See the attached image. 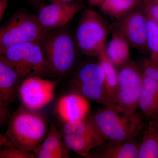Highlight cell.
I'll use <instances>...</instances> for the list:
<instances>
[{"label": "cell", "instance_id": "17", "mask_svg": "<svg viewBox=\"0 0 158 158\" xmlns=\"http://www.w3.org/2000/svg\"><path fill=\"white\" fill-rule=\"evenodd\" d=\"M130 47L124 37L117 30H115L107 44L106 55L110 62L118 68L129 60Z\"/></svg>", "mask_w": 158, "mask_h": 158}, {"label": "cell", "instance_id": "6", "mask_svg": "<svg viewBox=\"0 0 158 158\" xmlns=\"http://www.w3.org/2000/svg\"><path fill=\"white\" fill-rule=\"evenodd\" d=\"M48 30L37 15L24 11L14 15L0 31V51L25 43L39 42Z\"/></svg>", "mask_w": 158, "mask_h": 158}, {"label": "cell", "instance_id": "22", "mask_svg": "<svg viewBox=\"0 0 158 158\" xmlns=\"http://www.w3.org/2000/svg\"><path fill=\"white\" fill-rule=\"evenodd\" d=\"M65 147L66 146L62 135L55 125L52 123L49 127L48 132L45 138L37 148L52 150Z\"/></svg>", "mask_w": 158, "mask_h": 158}, {"label": "cell", "instance_id": "5", "mask_svg": "<svg viewBox=\"0 0 158 158\" xmlns=\"http://www.w3.org/2000/svg\"><path fill=\"white\" fill-rule=\"evenodd\" d=\"M107 25L100 15L88 9L82 13L75 37L78 48L82 54L99 58L106 52Z\"/></svg>", "mask_w": 158, "mask_h": 158}, {"label": "cell", "instance_id": "21", "mask_svg": "<svg viewBox=\"0 0 158 158\" xmlns=\"http://www.w3.org/2000/svg\"><path fill=\"white\" fill-rule=\"evenodd\" d=\"M146 45L148 57L158 62V24L148 18Z\"/></svg>", "mask_w": 158, "mask_h": 158}, {"label": "cell", "instance_id": "19", "mask_svg": "<svg viewBox=\"0 0 158 158\" xmlns=\"http://www.w3.org/2000/svg\"><path fill=\"white\" fill-rule=\"evenodd\" d=\"M143 0H102L98 6L104 14L121 19L142 5Z\"/></svg>", "mask_w": 158, "mask_h": 158}, {"label": "cell", "instance_id": "14", "mask_svg": "<svg viewBox=\"0 0 158 158\" xmlns=\"http://www.w3.org/2000/svg\"><path fill=\"white\" fill-rule=\"evenodd\" d=\"M23 81L13 68L0 60V107L14 102Z\"/></svg>", "mask_w": 158, "mask_h": 158}, {"label": "cell", "instance_id": "30", "mask_svg": "<svg viewBox=\"0 0 158 158\" xmlns=\"http://www.w3.org/2000/svg\"><path fill=\"white\" fill-rule=\"evenodd\" d=\"M102 0H88L89 2L92 5H99Z\"/></svg>", "mask_w": 158, "mask_h": 158}, {"label": "cell", "instance_id": "27", "mask_svg": "<svg viewBox=\"0 0 158 158\" xmlns=\"http://www.w3.org/2000/svg\"><path fill=\"white\" fill-rule=\"evenodd\" d=\"M11 115L12 114H11L9 106L0 107V123L1 126L4 125L5 123H8Z\"/></svg>", "mask_w": 158, "mask_h": 158}, {"label": "cell", "instance_id": "28", "mask_svg": "<svg viewBox=\"0 0 158 158\" xmlns=\"http://www.w3.org/2000/svg\"><path fill=\"white\" fill-rule=\"evenodd\" d=\"M10 0H0V20L3 19Z\"/></svg>", "mask_w": 158, "mask_h": 158}, {"label": "cell", "instance_id": "10", "mask_svg": "<svg viewBox=\"0 0 158 158\" xmlns=\"http://www.w3.org/2000/svg\"><path fill=\"white\" fill-rule=\"evenodd\" d=\"M57 83L41 77L24 79L18 92L22 105L31 110H42L53 99Z\"/></svg>", "mask_w": 158, "mask_h": 158}, {"label": "cell", "instance_id": "15", "mask_svg": "<svg viewBox=\"0 0 158 158\" xmlns=\"http://www.w3.org/2000/svg\"><path fill=\"white\" fill-rule=\"evenodd\" d=\"M138 109L148 120L153 119L158 114V82L144 76Z\"/></svg>", "mask_w": 158, "mask_h": 158}, {"label": "cell", "instance_id": "8", "mask_svg": "<svg viewBox=\"0 0 158 158\" xmlns=\"http://www.w3.org/2000/svg\"><path fill=\"white\" fill-rule=\"evenodd\" d=\"M62 132L63 141L67 148L85 157L90 158L91 151L105 141L88 118L64 123Z\"/></svg>", "mask_w": 158, "mask_h": 158}, {"label": "cell", "instance_id": "1", "mask_svg": "<svg viewBox=\"0 0 158 158\" xmlns=\"http://www.w3.org/2000/svg\"><path fill=\"white\" fill-rule=\"evenodd\" d=\"M4 137L10 144L32 152L42 143L48 131L47 114L42 110H31L21 105L12 113Z\"/></svg>", "mask_w": 158, "mask_h": 158}, {"label": "cell", "instance_id": "23", "mask_svg": "<svg viewBox=\"0 0 158 158\" xmlns=\"http://www.w3.org/2000/svg\"><path fill=\"white\" fill-rule=\"evenodd\" d=\"M4 148L0 151L1 158H36L32 152L24 151L17 148L9 142L2 145Z\"/></svg>", "mask_w": 158, "mask_h": 158}, {"label": "cell", "instance_id": "20", "mask_svg": "<svg viewBox=\"0 0 158 158\" xmlns=\"http://www.w3.org/2000/svg\"><path fill=\"white\" fill-rule=\"evenodd\" d=\"M98 59L104 72L105 90L108 105H113L118 86V71L108 59L106 52Z\"/></svg>", "mask_w": 158, "mask_h": 158}, {"label": "cell", "instance_id": "29", "mask_svg": "<svg viewBox=\"0 0 158 158\" xmlns=\"http://www.w3.org/2000/svg\"><path fill=\"white\" fill-rule=\"evenodd\" d=\"M51 2L57 3L62 5H71L81 3L80 0H48Z\"/></svg>", "mask_w": 158, "mask_h": 158}, {"label": "cell", "instance_id": "7", "mask_svg": "<svg viewBox=\"0 0 158 158\" xmlns=\"http://www.w3.org/2000/svg\"><path fill=\"white\" fill-rule=\"evenodd\" d=\"M117 71L118 86L113 105L127 113H135L138 109L143 81L140 67L129 60Z\"/></svg>", "mask_w": 158, "mask_h": 158}, {"label": "cell", "instance_id": "12", "mask_svg": "<svg viewBox=\"0 0 158 158\" xmlns=\"http://www.w3.org/2000/svg\"><path fill=\"white\" fill-rule=\"evenodd\" d=\"M83 9L81 3L62 5L51 2L40 9L37 18L41 25L47 30L66 26Z\"/></svg>", "mask_w": 158, "mask_h": 158}, {"label": "cell", "instance_id": "11", "mask_svg": "<svg viewBox=\"0 0 158 158\" xmlns=\"http://www.w3.org/2000/svg\"><path fill=\"white\" fill-rule=\"evenodd\" d=\"M119 20L116 30L124 37L130 46L148 54V18L142 5Z\"/></svg>", "mask_w": 158, "mask_h": 158}, {"label": "cell", "instance_id": "24", "mask_svg": "<svg viewBox=\"0 0 158 158\" xmlns=\"http://www.w3.org/2000/svg\"><path fill=\"white\" fill-rule=\"evenodd\" d=\"M139 67L143 76L158 82V62L149 57L144 58Z\"/></svg>", "mask_w": 158, "mask_h": 158}, {"label": "cell", "instance_id": "16", "mask_svg": "<svg viewBox=\"0 0 158 158\" xmlns=\"http://www.w3.org/2000/svg\"><path fill=\"white\" fill-rule=\"evenodd\" d=\"M101 150L90 156L97 158H138L139 144L134 139L118 142H110Z\"/></svg>", "mask_w": 158, "mask_h": 158}, {"label": "cell", "instance_id": "3", "mask_svg": "<svg viewBox=\"0 0 158 158\" xmlns=\"http://www.w3.org/2000/svg\"><path fill=\"white\" fill-rule=\"evenodd\" d=\"M144 116L137 113H127L114 105L103 108L88 117L104 138L110 142L135 139L145 126Z\"/></svg>", "mask_w": 158, "mask_h": 158}, {"label": "cell", "instance_id": "2", "mask_svg": "<svg viewBox=\"0 0 158 158\" xmlns=\"http://www.w3.org/2000/svg\"><path fill=\"white\" fill-rule=\"evenodd\" d=\"M65 26L48 30L39 41L48 76H64L70 72L76 62L78 47L75 37Z\"/></svg>", "mask_w": 158, "mask_h": 158}, {"label": "cell", "instance_id": "4", "mask_svg": "<svg viewBox=\"0 0 158 158\" xmlns=\"http://www.w3.org/2000/svg\"><path fill=\"white\" fill-rule=\"evenodd\" d=\"M0 59L13 68L23 80L31 77L48 76L39 42L17 44L0 51Z\"/></svg>", "mask_w": 158, "mask_h": 158}, {"label": "cell", "instance_id": "9", "mask_svg": "<svg viewBox=\"0 0 158 158\" xmlns=\"http://www.w3.org/2000/svg\"><path fill=\"white\" fill-rule=\"evenodd\" d=\"M73 85L75 91L88 99L108 105L104 72L99 62H88L81 65L74 77Z\"/></svg>", "mask_w": 158, "mask_h": 158}, {"label": "cell", "instance_id": "13", "mask_svg": "<svg viewBox=\"0 0 158 158\" xmlns=\"http://www.w3.org/2000/svg\"><path fill=\"white\" fill-rule=\"evenodd\" d=\"M90 108L88 99L74 91L59 100L56 111L59 117L66 123L87 118Z\"/></svg>", "mask_w": 158, "mask_h": 158}, {"label": "cell", "instance_id": "25", "mask_svg": "<svg viewBox=\"0 0 158 158\" xmlns=\"http://www.w3.org/2000/svg\"><path fill=\"white\" fill-rule=\"evenodd\" d=\"M69 150L67 147L56 150H46L36 148L32 152L38 158H66L69 157Z\"/></svg>", "mask_w": 158, "mask_h": 158}, {"label": "cell", "instance_id": "18", "mask_svg": "<svg viewBox=\"0 0 158 158\" xmlns=\"http://www.w3.org/2000/svg\"><path fill=\"white\" fill-rule=\"evenodd\" d=\"M138 158H158V125L154 119L145 125Z\"/></svg>", "mask_w": 158, "mask_h": 158}, {"label": "cell", "instance_id": "31", "mask_svg": "<svg viewBox=\"0 0 158 158\" xmlns=\"http://www.w3.org/2000/svg\"><path fill=\"white\" fill-rule=\"evenodd\" d=\"M154 119V120L155 121L156 123L158 125V114H157V115L156 116L155 118H154L153 119Z\"/></svg>", "mask_w": 158, "mask_h": 158}, {"label": "cell", "instance_id": "26", "mask_svg": "<svg viewBox=\"0 0 158 158\" xmlns=\"http://www.w3.org/2000/svg\"><path fill=\"white\" fill-rule=\"evenodd\" d=\"M142 7L148 18L158 24V0H143Z\"/></svg>", "mask_w": 158, "mask_h": 158}]
</instances>
